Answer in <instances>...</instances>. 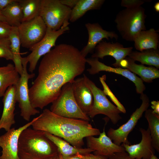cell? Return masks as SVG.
<instances>
[{
	"label": "cell",
	"instance_id": "37",
	"mask_svg": "<svg viewBox=\"0 0 159 159\" xmlns=\"http://www.w3.org/2000/svg\"><path fill=\"white\" fill-rule=\"evenodd\" d=\"M151 104L153 112L159 115V101L153 100L151 102Z\"/></svg>",
	"mask_w": 159,
	"mask_h": 159
},
{
	"label": "cell",
	"instance_id": "28",
	"mask_svg": "<svg viewBox=\"0 0 159 159\" xmlns=\"http://www.w3.org/2000/svg\"><path fill=\"white\" fill-rule=\"evenodd\" d=\"M145 117L148 123L153 147L159 152V115L154 113L152 109L145 111Z\"/></svg>",
	"mask_w": 159,
	"mask_h": 159
},
{
	"label": "cell",
	"instance_id": "8",
	"mask_svg": "<svg viewBox=\"0 0 159 159\" xmlns=\"http://www.w3.org/2000/svg\"><path fill=\"white\" fill-rule=\"evenodd\" d=\"M23 70L15 87V97L16 102L21 110L20 116L25 120L29 121L31 117L40 113L36 108L33 107L31 103L29 95L28 81L34 77V73L29 74L27 69L28 63L26 57H21Z\"/></svg>",
	"mask_w": 159,
	"mask_h": 159
},
{
	"label": "cell",
	"instance_id": "33",
	"mask_svg": "<svg viewBox=\"0 0 159 159\" xmlns=\"http://www.w3.org/2000/svg\"><path fill=\"white\" fill-rule=\"evenodd\" d=\"M149 0H122L121 6L126 8H132L141 6L146 2L151 1Z\"/></svg>",
	"mask_w": 159,
	"mask_h": 159
},
{
	"label": "cell",
	"instance_id": "32",
	"mask_svg": "<svg viewBox=\"0 0 159 159\" xmlns=\"http://www.w3.org/2000/svg\"><path fill=\"white\" fill-rule=\"evenodd\" d=\"M63 159H108L105 157L91 153L86 154L77 153L69 156H63Z\"/></svg>",
	"mask_w": 159,
	"mask_h": 159
},
{
	"label": "cell",
	"instance_id": "36",
	"mask_svg": "<svg viewBox=\"0 0 159 159\" xmlns=\"http://www.w3.org/2000/svg\"><path fill=\"white\" fill-rule=\"evenodd\" d=\"M63 4L72 9L77 3L78 0H60Z\"/></svg>",
	"mask_w": 159,
	"mask_h": 159
},
{
	"label": "cell",
	"instance_id": "17",
	"mask_svg": "<svg viewBox=\"0 0 159 159\" xmlns=\"http://www.w3.org/2000/svg\"><path fill=\"white\" fill-rule=\"evenodd\" d=\"M85 26L87 30L88 39L87 45L80 51L82 55L86 57L95 51L97 45L104 39L109 40L110 38L118 39V36L114 31H107L104 29L98 23H88Z\"/></svg>",
	"mask_w": 159,
	"mask_h": 159
},
{
	"label": "cell",
	"instance_id": "1",
	"mask_svg": "<svg viewBox=\"0 0 159 159\" xmlns=\"http://www.w3.org/2000/svg\"><path fill=\"white\" fill-rule=\"evenodd\" d=\"M86 58L74 46L61 44L44 55L37 76L29 89L32 106L42 109L58 97L63 86L85 70Z\"/></svg>",
	"mask_w": 159,
	"mask_h": 159
},
{
	"label": "cell",
	"instance_id": "18",
	"mask_svg": "<svg viewBox=\"0 0 159 159\" xmlns=\"http://www.w3.org/2000/svg\"><path fill=\"white\" fill-rule=\"evenodd\" d=\"M3 97V109L0 119V130L4 129L6 132L16 122L14 111L17 102L15 85L9 87Z\"/></svg>",
	"mask_w": 159,
	"mask_h": 159
},
{
	"label": "cell",
	"instance_id": "38",
	"mask_svg": "<svg viewBox=\"0 0 159 159\" xmlns=\"http://www.w3.org/2000/svg\"><path fill=\"white\" fill-rule=\"evenodd\" d=\"M16 0H0V11H1Z\"/></svg>",
	"mask_w": 159,
	"mask_h": 159
},
{
	"label": "cell",
	"instance_id": "5",
	"mask_svg": "<svg viewBox=\"0 0 159 159\" xmlns=\"http://www.w3.org/2000/svg\"><path fill=\"white\" fill-rule=\"evenodd\" d=\"M50 110L60 116L89 121L90 117L84 113L77 104L74 96L72 83L62 87L57 98L52 103Z\"/></svg>",
	"mask_w": 159,
	"mask_h": 159
},
{
	"label": "cell",
	"instance_id": "2",
	"mask_svg": "<svg viewBox=\"0 0 159 159\" xmlns=\"http://www.w3.org/2000/svg\"><path fill=\"white\" fill-rule=\"evenodd\" d=\"M31 126L33 129L60 137L79 148L84 145V138L99 135L100 133L89 121L60 116L47 109L37 117Z\"/></svg>",
	"mask_w": 159,
	"mask_h": 159
},
{
	"label": "cell",
	"instance_id": "26",
	"mask_svg": "<svg viewBox=\"0 0 159 159\" xmlns=\"http://www.w3.org/2000/svg\"><path fill=\"white\" fill-rule=\"evenodd\" d=\"M11 44V50L13 56V60L15 67L20 75L22 74L23 67L20 55L21 42L19 37L18 27L12 26L9 36Z\"/></svg>",
	"mask_w": 159,
	"mask_h": 159
},
{
	"label": "cell",
	"instance_id": "19",
	"mask_svg": "<svg viewBox=\"0 0 159 159\" xmlns=\"http://www.w3.org/2000/svg\"><path fill=\"white\" fill-rule=\"evenodd\" d=\"M73 92L75 100L82 111L87 115L92 107V93L85 84L83 77L75 79L72 83Z\"/></svg>",
	"mask_w": 159,
	"mask_h": 159
},
{
	"label": "cell",
	"instance_id": "27",
	"mask_svg": "<svg viewBox=\"0 0 159 159\" xmlns=\"http://www.w3.org/2000/svg\"><path fill=\"white\" fill-rule=\"evenodd\" d=\"M1 12L7 23L12 26L18 27L23 21V14L19 0H16Z\"/></svg>",
	"mask_w": 159,
	"mask_h": 159
},
{
	"label": "cell",
	"instance_id": "42",
	"mask_svg": "<svg viewBox=\"0 0 159 159\" xmlns=\"http://www.w3.org/2000/svg\"><path fill=\"white\" fill-rule=\"evenodd\" d=\"M59 159H63L62 155L59 153Z\"/></svg>",
	"mask_w": 159,
	"mask_h": 159
},
{
	"label": "cell",
	"instance_id": "4",
	"mask_svg": "<svg viewBox=\"0 0 159 159\" xmlns=\"http://www.w3.org/2000/svg\"><path fill=\"white\" fill-rule=\"evenodd\" d=\"M147 16L142 6L126 8L118 12L115 19L117 30L126 41L133 42L141 31L146 30L145 20Z\"/></svg>",
	"mask_w": 159,
	"mask_h": 159
},
{
	"label": "cell",
	"instance_id": "25",
	"mask_svg": "<svg viewBox=\"0 0 159 159\" xmlns=\"http://www.w3.org/2000/svg\"><path fill=\"white\" fill-rule=\"evenodd\" d=\"M134 61H138L145 64L159 68V51L158 49H150L142 52L132 51L128 56Z\"/></svg>",
	"mask_w": 159,
	"mask_h": 159
},
{
	"label": "cell",
	"instance_id": "15",
	"mask_svg": "<svg viewBox=\"0 0 159 159\" xmlns=\"http://www.w3.org/2000/svg\"><path fill=\"white\" fill-rule=\"evenodd\" d=\"M86 138L87 148L93 150V154L95 155L108 158L116 153L125 151L123 146L115 144L107 136L105 131V126L98 138L90 136Z\"/></svg>",
	"mask_w": 159,
	"mask_h": 159
},
{
	"label": "cell",
	"instance_id": "31",
	"mask_svg": "<svg viewBox=\"0 0 159 159\" xmlns=\"http://www.w3.org/2000/svg\"><path fill=\"white\" fill-rule=\"evenodd\" d=\"M9 37L0 38V58H3L7 60H13V56Z\"/></svg>",
	"mask_w": 159,
	"mask_h": 159
},
{
	"label": "cell",
	"instance_id": "24",
	"mask_svg": "<svg viewBox=\"0 0 159 159\" xmlns=\"http://www.w3.org/2000/svg\"><path fill=\"white\" fill-rule=\"evenodd\" d=\"M104 0H78L72 9L69 21L74 22L82 17L88 11L100 9Z\"/></svg>",
	"mask_w": 159,
	"mask_h": 159
},
{
	"label": "cell",
	"instance_id": "11",
	"mask_svg": "<svg viewBox=\"0 0 159 159\" xmlns=\"http://www.w3.org/2000/svg\"><path fill=\"white\" fill-rule=\"evenodd\" d=\"M69 30L68 26H64L59 30L54 31L47 28L46 34L42 39L29 50L31 53L26 57L29 63V71L33 73L40 57L48 53L55 46L56 41L61 35Z\"/></svg>",
	"mask_w": 159,
	"mask_h": 159
},
{
	"label": "cell",
	"instance_id": "35",
	"mask_svg": "<svg viewBox=\"0 0 159 159\" xmlns=\"http://www.w3.org/2000/svg\"><path fill=\"white\" fill-rule=\"evenodd\" d=\"M108 159H132L130 158L128 153L125 151L117 152L114 153L108 158ZM150 159H159L155 155H153Z\"/></svg>",
	"mask_w": 159,
	"mask_h": 159
},
{
	"label": "cell",
	"instance_id": "3",
	"mask_svg": "<svg viewBox=\"0 0 159 159\" xmlns=\"http://www.w3.org/2000/svg\"><path fill=\"white\" fill-rule=\"evenodd\" d=\"M59 153L45 132L28 127L20 134L18 140L20 159H51Z\"/></svg>",
	"mask_w": 159,
	"mask_h": 159
},
{
	"label": "cell",
	"instance_id": "12",
	"mask_svg": "<svg viewBox=\"0 0 159 159\" xmlns=\"http://www.w3.org/2000/svg\"><path fill=\"white\" fill-rule=\"evenodd\" d=\"M31 121L18 128H12L0 136V147L2 149L0 159H20L18 155V143L19 135L25 129L31 126L36 119Z\"/></svg>",
	"mask_w": 159,
	"mask_h": 159
},
{
	"label": "cell",
	"instance_id": "34",
	"mask_svg": "<svg viewBox=\"0 0 159 159\" xmlns=\"http://www.w3.org/2000/svg\"><path fill=\"white\" fill-rule=\"evenodd\" d=\"M12 28L7 23L0 21V38H8Z\"/></svg>",
	"mask_w": 159,
	"mask_h": 159
},
{
	"label": "cell",
	"instance_id": "6",
	"mask_svg": "<svg viewBox=\"0 0 159 159\" xmlns=\"http://www.w3.org/2000/svg\"><path fill=\"white\" fill-rule=\"evenodd\" d=\"M71 11L60 0H41L39 16L47 28L56 31L69 25Z\"/></svg>",
	"mask_w": 159,
	"mask_h": 159
},
{
	"label": "cell",
	"instance_id": "13",
	"mask_svg": "<svg viewBox=\"0 0 159 159\" xmlns=\"http://www.w3.org/2000/svg\"><path fill=\"white\" fill-rule=\"evenodd\" d=\"M86 62L90 66V68L87 69L90 74L94 75L102 71L114 72L121 75L133 82L136 86L137 93L141 94L143 93L146 89L141 78L127 69L121 67H113L107 66L100 62L98 58H87L86 59Z\"/></svg>",
	"mask_w": 159,
	"mask_h": 159
},
{
	"label": "cell",
	"instance_id": "23",
	"mask_svg": "<svg viewBox=\"0 0 159 159\" xmlns=\"http://www.w3.org/2000/svg\"><path fill=\"white\" fill-rule=\"evenodd\" d=\"M46 136L57 147L58 153L62 156H69L75 155L77 153L86 154L91 153L94 150L90 148H75L63 139L45 132Z\"/></svg>",
	"mask_w": 159,
	"mask_h": 159
},
{
	"label": "cell",
	"instance_id": "21",
	"mask_svg": "<svg viewBox=\"0 0 159 159\" xmlns=\"http://www.w3.org/2000/svg\"><path fill=\"white\" fill-rule=\"evenodd\" d=\"M135 49L140 52L150 49H158L159 34L153 28L141 31L134 40Z\"/></svg>",
	"mask_w": 159,
	"mask_h": 159
},
{
	"label": "cell",
	"instance_id": "22",
	"mask_svg": "<svg viewBox=\"0 0 159 159\" xmlns=\"http://www.w3.org/2000/svg\"><path fill=\"white\" fill-rule=\"evenodd\" d=\"M19 75L12 64L0 67V97L3 96L9 87L17 84L20 77Z\"/></svg>",
	"mask_w": 159,
	"mask_h": 159
},
{
	"label": "cell",
	"instance_id": "16",
	"mask_svg": "<svg viewBox=\"0 0 159 159\" xmlns=\"http://www.w3.org/2000/svg\"><path fill=\"white\" fill-rule=\"evenodd\" d=\"M132 47H124L118 42L111 43L105 41H101L96 46L95 52L91 55V57L103 59L106 56L113 57L115 62L112 64L115 67H120L121 61L125 58L132 51Z\"/></svg>",
	"mask_w": 159,
	"mask_h": 159
},
{
	"label": "cell",
	"instance_id": "29",
	"mask_svg": "<svg viewBox=\"0 0 159 159\" xmlns=\"http://www.w3.org/2000/svg\"><path fill=\"white\" fill-rule=\"evenodd\" d=\"M40 1L19 0L23 14V21H29L39 16Z\"/></svg>",
	"mask_w": 159,
	"mask_h": 159
},
{
	"label": "cell",
	"instance_id": "9",
	"mask_svg": "<svg viewBox=\"0 0 159 159\" xmlns=\"http://www.w3.org/2000/svg\"><path fill=\"white\" fill-rule=\"evenodd\" d=\"M140 98L142 101L141 105L132 114L127 122L117 129L110 127L108 131L107 136L115 144L118 145H120L122 143L129 145L128 140L129 134L135 128L143 113L148 109L150 105V100L146 95L143 93L141 94Z\"/></svg>",
	"mask_w": 159,
	"mask_h": 159
},
{
	"label": "cell",
	"instance_id": "14",
	"mask_svg": "<svg viewBox=\"0 0 159 159\" xmlns=\"http://www.w3.org/2000/svg\"><path fill=\"white\" fill-rule=\"evenodd\" d=\"M139 131L142 136L139 143L132 145L122 143L121 145L132 159H150L155 155V150L153 145L150 129L149 127L147 130L140 128Z\"/></svg>",
	"mask_w": 159,
	"mask_h": 159
},
{
	"label": "cell",
	"instance_id": "7",
	"mask_svg": "<svg viewBox=\"0 0 159 159\" xmlns=\"http://www.w3.org/2000/svg\"><path fill=\"white\" fill-rule=\"evenodd\" d=\"M83 77L93 98V105L87 114L88 116L93 118L98 114H103L107 117L112 124L116 125L122 119L120 114L122 112L108 99L103 90L98 88L85 74Z\"/></svg>",
	"mask_w": 159,
	"mask_h": 159
},
{
	"label": "cell",
	"instance_id": "40",
	"mask_svg": "<svg viewBox=\"0 0 159 159\" xmlns=\"http://www.w3.org/2000/svg\"><path fill=\"white\" fill-rule=\"evenodd\" d=\"M154 8L155 11L157 12H159V2H157L155 3Z\"/></svg>",
	"mask_w": 159,
	"mask_h": 159
},
{
	"label": "cell",
	"instance_id": "10",
	"mask_svg": "<svg viewBox=\"0 0 159 159\" xmlns=\"http://www.w3.org/2000/svg\"><path fill=\"white\" fill-rule=\"evenodd\" d=\"M18 28L21 46L29 49L44 38L47 27L39 16L29 21H23Z\"/></svg>",
	"mask_w": 159,
	"mask_h": 159
},
{
	"label": "cell",
	"instance_id": "41",
	"mask_svg": "<svg viewBox=\"0 0 159 159\" xmlns=\"http://www.w3.org/2000/svg\"><path fill=\"white\" fill-rule=\"evenodd\" d=\"M51 159H59V154L57 155L52 158Z\"/></svg>",
	"mask_w": 159,
	"mask_h": 159
},
{
	"label": "cell",
	"instance_id": "39",
	"mask_svg": "<svg viewBox=\"0 0 159 159\" xmlns=\"http://www.w3.org/2000/svg\"><path fill=\"white\" fill-rule=\"evenodd\" d=\"M0 21L7 23L6 20L0 11Z\"/></svg>",
	"mask_w": 159,
	"mask_h": 159
},
{
	"label": "cell",
	"instance_id": "20",
	"mask_svg": "<svg viewBox=\"0 0 159 159\" xmlns=\"http://www.w3.org/2000/svg\"><path fill=\"white\" fill-rule=\"evenodd\" d=\"M120 67L139 75L142 81L150 83L159 77L158 69L153 66L146 67L142 64H136L135 61L128 57L121 61Z\"/></svg>",
	"mask_w": 159,
	"mask_h": 159
},
{
	"label": "cell",
	"instance_id": "30",
	"mask_svg": "<svg viewBox=\"0 0 159 159\" xmlns=\"http://www.w3.org/2000/svg\"><path fill=\"white\" fill-rule=\"evenodd\" d=\"M106 77V75H104L99 78L100 80L104 89L103 92L106 95H108L109 96L112 101L116 105V106L122 113H125L126 110L125 107L114 95L106 84L105 82Z\"/></svg>",
	"mask_w": 159,
	"mask_h": 159
}]
</instances>
